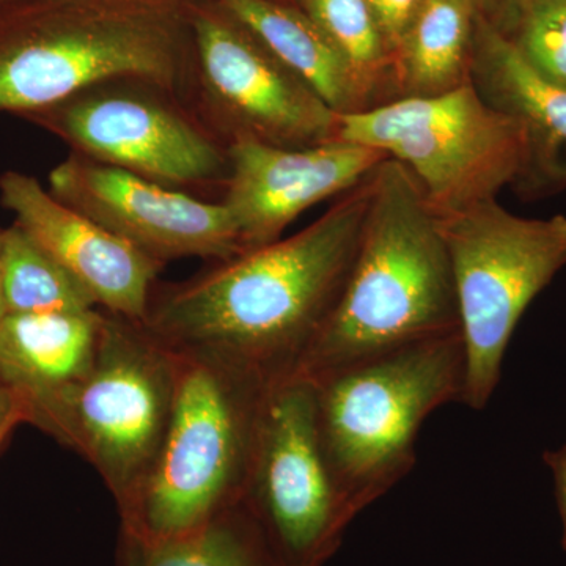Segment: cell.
<instances>
[{"label": "cell", "instance_id": "cell-1", "mask_svg": "<svg viewBox=\"0 0 566 566\" xmlns=\"http://www.w3.org/2000/svg\"><path fill=\"white\" fill-rule=\"evenodd\" d=\"M371 175L292 237L155 286L142 323L170 348L216 354L273 382L289 378L352 273Z\"/></svg>", "mask_w": 566, "mask_h": 566}, {"label": "cell", "instance_id": "cell-2", "mask_svg": "<svg viewBox=\"0 0 566 566\" xmlns=\"http://www.w3.org/2000/svg\"><path fill=\"white\" fill-rule=\"evenodd\" d=\"M359 248L333 314L289 378L335 371L460 333L441 223L403 164L376 167Z\"/></svg>", "mask_w": 566, "mask_h": 566}, {"label": "cell", "instance_id": "cell-3", "mask_svg": "<svg viewBox=\"0 0 566 566\" xmlns=\"http://www.w3.org/2000/svg\"><path fill=\"white\" fill-rule=\"evenodd\" d=\"M189 6L191 0L0 3V112L21 117L112 80L155 82L193 104Z\"/></svg>", "mask_w": 566, "mask_h": 566}, {"label": "cell", "instance_id": "cell-4", "mask_svg": "<svg viewBox=\"0 0 566 566\" xmlns=\"http://www.w3.org/2000/svg\"><path fill=\"white\" fill-rule=\"evenodd\" d=\"M174 352L177 381L161 449L139 493L118 512L120 534L144 543L188 534L243 504L274 385L216 354Z\"/></svg>", "mask_w": 566, "mask_h": 566}, {"label": "cell", "instance_id": "cell-5", "mask_svg": "<svg viewBox=\"0 0 566 566\" xmlns=\"http://www.w3.org/2000/svg\"><path fill=\"white\" fill-rule=\"evenodd\" d=\"M464 376L463 338L453 334L311 381L324 455L354 515L411 472L420 428L463 401Z\"/></svg>", "mask_w": 566, "mask_h": 566}, {"label": "cell", "instance_id": "cell-6", "mask_svg": "<svg viewBox=\"0 0 566 566\" xmlns=\"http://www.w3.org/2000/svg\"><path fill=\"white\" fill-rule=\"evenodd\" d=\"M175 381L177 357L170 346L144 323L103 311L87 374L21 403L25 422L95 468L122 512L139 493L161 449Z\"/></svg>", "mask_w": 566, "mask_h": 566}, {"label": "cell", "instance_id": "cell-7", "mask_svg": "<svg viewBox=\"0 0 566 566\" xmlns=\"http://www.w3.org/2000/svg\"><path fill=\"white\" fill-rule=\"evenodd\" d=\"M338 139L403 164L438 218L497 199L531 167L523 125L490 106L472 82L340 115Z\"/></svg>", "mask_w": 566, "mask_h": 566}, {"label": "cell", "instance_id": "cell-8", "mask_svg": "<svg viewBox=\"0 0 566 566\" xmlns=\"http://www.w3.org/2000/svg\"><path fill=\"white\" fill-rule=\"evenodd\" d=\"M455 281L465 376L463 401L486 408L506 349L532 301L566 266V216L528 219L497 200L439 218Z\"/></svg>", "mask_w": 566, "mask_h": 566}, {"label": "cell", "instance_id": "cell-9", "mask_svg": "<svg viewBox=\"0 0 566 566\" xmlns=\"http://www.w3.org/2000/svg\"><path fill=\"white\" fill-rule=\"evenodd\" d=\"M71 153L167 188L223 193L229 145L177 93L144 80H112L21 115Z\"/></svg>", "mask_w": 566, "mask_h": 566}, {"label": "cell", "instance_id": "cell-10", "mask_svg": "<svg viewBox=\"0 0 566 566\" xmlns=\"http://www.w3.org/2000/svg\"><path fill=\"white\" fill-rule=\"evenodd\" d=\"M244 504L283 566L326 565L356 520L324 455L307 379L271 386Z\"/></svg>", "mask_w": 566, "mask_h": 566}, {"label": "cell", "instance_id": "cell-11", "mask_svg": "<svg viewBox=\"0 0 566 566\" xmlns=\"http://www.w3.org/2000/svg\"><path fill=\"white\" fill-rule=\"evenodd\" d=\"M193 106L227 145L304 148L338 139L340 114L218 6H189Z\"/></svg>", "mask_w": 566, "mask_h": 566}, {"label": "cell", "instance_id": "cell-12", "mask_svg": "<svg viewBox=\"0 0 566 566\" xmlns=\"http://www.w3.org/2000/svg\"><path fill=\"white\" fill-rule=\"evenodd\" d=\"M50 192L161 264L226 262L245 252L222 202H207L76 153L51 170Z\"/></svg>", "mask_w": 566, "mask_h": 566}, {"label": "cell", "instance_id": "cell-13", "mask_svg": "<svg viewBox=\"0 0 566 566\" xmlns=\"http://www.w3.org/2000/svg\"><path fill=\"white\" fill-rule=\"evenodd\" d=\"M229 158L219 202L232 214L248 252L281 240L308 208L352 191L387 155L342 139L304 148L238 140L229 145Z\"/></svg>", "mask_w": 566, "mask_h": 566}, {"label": "cell", "instance_id": "cell-14", "mask_svg": "<svg viewBox=\"0 0 566 566\" xmlns=\"http://www.w3.org/2000/svg\"><path fill=\"white\" fill-rule=\"evenodd\" d=\"M0 203L111 314L144 322L164 264L55 199L28 174L0 175Z\"/></svg>", "mask_w": 566, "mask_h": 566}, {"label": "cell", "instance_id": "cell-15", "mask_svg": "<svg viewBox=\"0 0 566 566\" xmlns=\"http://www.w3.org/2000/svg\"><path fill=\"white\" fill-rule=\"evenodd\" d=\"M471 82L483 99L523 125L531 167L566 181V88L545 80L482 14L476 21Z\"/></svg>", "mask_w": 566, "mask_h": 566}, {"label": "cell", "instance_id": "cell-16", "mask_svg": "<svg viewBox=\"0 0 566 566\" xmlns=\"http://www.w3.org/2000/svg\"><path fill=\"white\" fill-rule=\"evenodd\" d=\"M103 311L7 314L0 322V382L32 400L80 381L98 345Z\"/></svg>", "mask_w": 566, "mask_h": 566}, {"label": "cell", "instance_id": "cell-17", "mask_svg": "<svg viewBox=\"0 0 566 566\" xmlns=\"http://www.w3.org/2000/svg\"><path fill=\"white\" fill-rule=\"evenodd\" d=\"M238 24L337 114L365 111L344 59L301 7L281 0H216Z\"/></svg>", "mask_w": 566, "mask_h": 566}, {"label": "cell", "instance_id": "cell-18", "mask_svg": "<svg viewBox=\"0 0 566 566\" xmlns=\"http://www.w3.org/2000/svg\"><path fill=\"white\" fill-rule=\"evenodd\" d=\"M479 0H424L394 55L395 99L471 82Z\"/></svg>", "mask_w": 566, "mask_h": 566}, {"label": "cell", "instance_id": "cell-19", "mask_svg": "<svg viewBox=\"0 0 566 566\" xmlns=\"http://www.w3.org/2000/svg\"><path fill=\"white\" fill-rule=\"evenodd\" d=\"M117 566H283L248 505L227 510L207 524L166 542L122 535Z\"/></svg>", "mask_w": 566, "mask_h": 566}, {"label": "cell", "instance_id": "cell-20", "mask_svg": "<svg viewBox=\"0 0 566 566\" xmlns=\"http://www.w3.org/2000/svg\"><path fill=\"white\" fill-rule=\"evenodd\" d=\"M0 282L7 314H82L96 308L85 286L18 223L0 232Z\"/></svg>", "mask_w": 566, "mask_h": 566}, {"label": "cell", "instance_id": "cell-21", "mask_svg": "<svg viewBox=\"0 0 566 566\" xmlns=\"http://www.w3.org/2000/svg\"><path fill=\"white\" fill-rule=\"evenodd\" d=\"M352 71L365 111L395 99L394 65L367 0H297Z\"/></svg>", "mask_w": 566, "mask_h": 566}, {"label": "cell", "instance_id": "cell-22", "mask_svg": "<svg viewBox=\"0 0 566 566\" xmlns=\"http://www.w3.org/2000/svg\"><path fill=\"white\" fill-rule=\"evenodd\" d=\"M506 39L536 73L566 88V0L536 7Z\"/></svg>", "mask_w": 566, "mask_h": 566}, {"label": "cell", "instance_id": "cell-23", "mask_svg": "<svg viewBox=\"0 0 566 566\" xmlns=\"http://www.w3.org/2000/svg\"><path fill=\"white\" fill-rule=\"evenodd\" d=\"M392 57L424 0H367Z\"/></svg>", "mask_w": 566, "mask_h": 566}, {"label": "cell", "instance_id": "cell-24", "mask_svg": "<svg viewBox=\"0 0 566 566\" xmlns=\"http://www.w3.org/2000/svg\"><path fill=\"white\" fill-rule=\"evenodd\" d=\"M549 0H479L483 20L504 36L512 35L524 18Z\"/></svg>", "mask_w": 566, "mask_h": 566}, {"label": "cell", "instance_id": "cell-25", "mask_svg": "<svg viewBox=\"0 0 566 566\" xmlns=\"http://www.w3.org/2000/svg\"><path fill=\"white\" fill-rule=\"evenodd\" d=\"M543 461L553 476L554 495L562 523V547L566 553V442L557 449L546 450Z\"/></svg>", "mask_w": 566, "mask_h": 566}, {"label": "cell", "instance_id": "cell-26", "mask_svg": "<svg viewBox=\"0 0 566 566\" xmlns=\"http://www.w3.org/2000/svg\"><path fill=\"white\" fill-rule=\"evenodd\" d=\"M24 415V406L21 403L20 395L17 390L0 382V428L3 427L11 417Z\"/></svg>", "mask_w": 566, "mask_h": 566}, {"label": "cell", "instance_id": "cell-27", "mask_svg": "<svg viewBox=\"0 0 566 566\" xmlns=\"http://www.w3.org/2000/svg\"><path fill=\"white\" fill-rule=\"evenodd\" d=\"M24 422V415H17L14 417H11L9 422H7L6 424H3L2 428H0V450H2V447L7 444V441H9L11 433H13V431L17 430L18 424Z\"/></svg>", "mask_w": 566, "mask_h": 566}, {"label": "cell", "instance_id": "cell-28", "mask_svg": "<svg viewBox=\"0 0 566 566\" xmlns=\"http://www.w3.org/2000/svg\"><path fill=\"white\" fill-rule=\"evenodd\" d=\"M6 315H7L6 300H3L2 282H0V322H2L3 318H6Z\"/></svg>", "mask_w": 566, "mask_h": 566}, {"label": "cell", "instance_id": "cell-29", "mask_svg": "<svg viewBox=\"0 0 566 566\" xmlns=\"http://www.w3.org/2000/svg\"><path fill=\"white\" fill-rule=\"evenodd\" d=\"M9 2V0H0V3Z\"/></svg>", "mask_w": 566, "mask_h": 566}, {"label": "cell", "instance_id": "cell-30", "mask_svg": "<svg viewBox=\"0 0 566 566\" xmlns=\"http://www.w3.org/2000/svg\"><path fill=\"white\" fill-rule=\"evenodd\" d=\"M0 232H2V230H0Z\"/></svg>", "mask_w": 566, "mask_h": 566}]
</instances>
